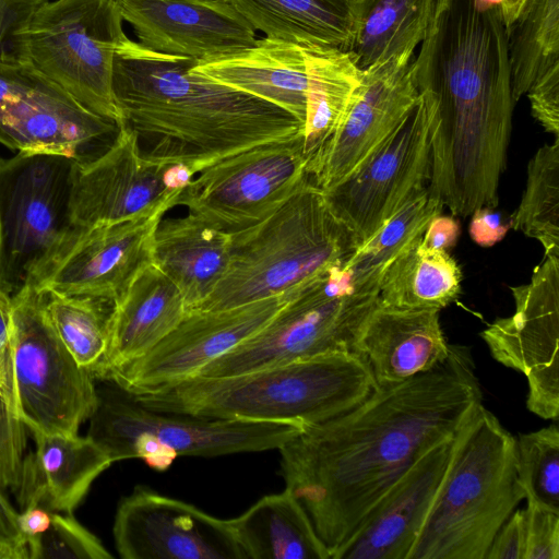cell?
<instances>
[{
	"label": "cell",
	"instance_id": "obj_1",
	"mask_svg": "<svg viewBox=\"0 0 559 559\" xmlns=\"http://www.w3.org/2000/svg\"><path fill=\"white\" fill-rule=\"evenodd\" d=\"M467 348L451 345L433 369L377 385L348 412L305 426L283 443L281 472L331 559L403 474L452 438L481 403Z\"/></svg>",
	"mask_w": 559,
	"mask_h": 559
},
{
	"label": "cell",
	"instance_id": "obj_2",
	"mask_svg": "<svg viewBox=\"0 0 559 559\" xmlns=\"http://www.w3.org/2000/svg\"><path fill=\"white\" fill-rule=\"evenodd\" d=\"M428 116V192L453 215L495 209L514 100L501 7L441 0L413 59Z\"/></svg>",
	"mask_w": 559,
	"mask_h": 559
},
{
	"label": "cell",
	"instance_id": "obj_3",
	"mask_svg": "<svg viewBox=\"0 0 559 559\" xmlns=\"http://www.w3.org/2000/svg\"><path fill=\"white\" fill-rule=\"evenodd\" d=\"M197 63L129 37L118 46L114 96L146 160L194 177L234 154L304 132L289 111L192 72Z\"/></svg>",
	"mask_w": 559,
	"mask_h": 559
},
{
	"label": "cell",
	"instance_id": "obj_4",
	"mask_svg": "<svg viewBox=\"0 0 559 559\" xmlns=\"http://www.w3.org/2000/svg\"><path fill=\"white\" fill-rule=\"evenodd\" d=\"M376 386L365 358L348 352L234 376H197L131 394L160 413L310 426L348 412Z\"/></svg>",
	"mask_w": 559,
	"mask_h": 559
},
{
	"label": "cell",
	"instance_id": "obj_5",
	"mask_svg": "<svg viewBox=\"0 0 559 559\" xmlns=\"http://www.w3.org/2000/svg\"><path fill=\"white\" fill-rule=\"evenodd\" d=\"M357 246L310 179L259 224L230 234L229 265L197 310H219L298 290L342 267ZM195 311V310H194Z\"/></svg>",
	"mask_w": 559,
	"mask_h": 559
},
{
	"label": "cell",
	"instance_id": "obj_6",
	"mask_svg": "<svg viewBox=\"0 0 559 559\" xmlns=\"http://www.w3.org/2000/svg\"><path fill=\"white\" fill-rule=\"evenodd\" d=\"M523 499L515 437L480 403L456 433L450 465L407 559H486Z\"/></svg>",
	"mask_w": 559,
	"mask_h": 559
},
{
	"label": "cell",
	"instance_id": "obj_7",
	"mask_svg": "<svg viewBox=\"0 0 559 559\" xmlns=\"http://www.w3.org/2000/svg\"><path fill=\"white\" fill-rule=\"evenodd\" d=\"M97 388L87 437L112 463L140 459L166 471L179 456H219L278 449L305 426L160 413L116 385Z\"/></svg>",
	"mask_w": 559,
	"mask_h": 559
},
{
	"label": "cell",
	"instance_id": "obj_8",
	"mask_svg": "<svg viewBox=\"0 0 559 559\" xmlns=\"http://www.w3.org/2000/svg\"><path fill=\"white\" fill-rule=\"evenodd\" d=\"M123 22L118 0H49L23 34V63L121 127L112 72L116 50L128 37Z\"/></svg>",
	"mask_w": 559,
	"mask_h": 559
},
{
	"label": "cell",
	"instance_id": "obj_9",
	"mask_svg": "<svg viewBox=\"0 0 559 559\" xmlns=\"http://www.w3.org/2000/svg\"><path fill=\"white\" fill-rule=\"evenodd\" d=\"M10 337L19 418L31 433L79 435L97 403L95 378L59 338L43 292L24 285L11 296Z\"/></svg>",
	"mask_w": 559,
	"mask_h": 559
},
{
	"label": "cell",
	"instance_id": "obj_10",
	"mask_svg": "<svg viewBox=\"0 0 559 559\" xmlns=\"http://www.w3.org/2000/svg\"><path fill=\"white\" fill-rule=\"evenodd\" d=\"M378 301V294L348 288L340 267L335 269L298 290L261 330L197 376H234L354 352L358 333Z\"/></svg>",
	"mask_w": 559,
	"mask_h": 559
},
{
	"label": "cell",
	"instance_id": "obj_11",
	"mask_svg": "<svg viewBox=\"0 0 559 559\" xmlns=\"http://www.w3.org/2000/svg\"><path fill=\"white\" fill-rule=\"evenodd\" d=\"M76 159L17 152L0 157V290L15 294L72 228Z\"/></svg>",
	"mask_w": 559,
	"mask_h": 559
},
{
	"label": "cell",
	"instance_id": "obj_12",
	"mask_svg": "<svg viewBox=\"0 0 559 559\" xmlns=\"http://www.w3.org/2000/svg\"><path fill=\"white\" fill-rule=\"evenodd\" d=\"M304 132L234 154L198 173L174 206L226 234L250 228L308 179Z\"/></svg>",
	"mask_w": 559,
	"mask_h": 559
},
{
	"label": "cell",
	"instance_id": "obj_13",
	"mask_svg": "<svg viewBox=\"0 0 559 559\" xmlns=\"http://www.w3.org/2000/svg\"><path fill=\"white\" fill-rule=\"evenodd\" d=\"M430 166L428 116L419 94L404 121L346 177L324 191L357 248L427 189Z\"/></svg>",
	"mask_w": 559,
	"mask_h": 559
},
{
	"label": "cell",
	"instance_id": "obj_14",
	"mask_svg": "<svg viewBox=\"0 0 559 559\" xmlns=\"http://www.w3.org/2000/svg\"><path fill=\"white\" fill-rule=\"evenodd\" d=\"M192 178L185 167L146 160L135 133L123 124L103 152L74 162L72 224L93 227L166 213Z\"/></svg>",
	"mask_w": 559,
	"mask_h": 559
},
{
	"label": "cell",
	"instance_id": "obj_15",
	"mask_svg": "<svg viewBox=\"0 0 559 559\" xmlns=\"http://www.w3.org/2000/svg\"><path fill=\"white\" fill-rule=\"evenodd\" d=\"M118 130L29 66H0V143L10 150L83 162Z\"/></svg>",
	"mask_w": 559,
	"mask_h": 559
},
{
	"label": "cell",
	"instance_id": "obj_16",
	"mask_svg": "<svg viewBox=\"0 0 559 559\" xmlns=\"http://www.w3.org/2000/svg\"><path fill=\"white\" fill-rule=\"evenodd\" d=\"M515 310L480 336L491 356L527 378V408L544 419L559 416V258L545 255L526 284L510 286Z\"/></svg>",
	"mask_w": 559,
	"mask_h": 559
},
{
	"label": "cell",
	"instance_id": "obj_17",
	"mask_svg": "<svg viewBox=\"0 0 559 559\" xmlns=\"http://www.w3.org/2000/svg\"><path fill=\"white\" fill-rule=\"evenodd\" d=\"M165 212L93 227L72 226L28 276L37 290L115 300L153 262V237Z\"/></svg>",
	"mask_w": 559,
	"mask_h": 559
},
{
	"label": "cell",
	"instance_id": "obj_18",
	"mask_svg": "<svg viewBox=\"0 0 559 559\" xmlns=\"http://www.w3.org/2000/svg\"><path fill=\"white\" fill-rule=\"evenodd\" d=\"M288 300L282 295L227 309L190 311L147 354L106 381L133 393L195 377L261 330Z\"/></svg>",
	"mask_w": 559,
	"mask_h": 559
},
{
	"label": "cell",
	"instance_id": "obj_19",
	"mask_svg": "<svg viewBox=\"0 0 559 559\" xmlns=\"http://www.w3.org/2000/svg\"><path fill=\"white\" fill-rule=\"evenodd\" d=\"M112 535L123 559H246L228 520L146 487L121 499Z\"/></svg>",
	"mask_w": 559,
	"mask_h": 559
},
{
	"label": "cell",
	"instance_id": "obj_20",
	"mask_svg": "<svg viewBox=\"0 0 559 559\" xmlns=\"http://www.w3.org/2000/svg\"><path fill=\"white\" fill-rule=\"evenodd\" d=\"M413 59L365 71L337 129L308 163L314 186L323 191L334 187L408 116L419 98Z\"/></svg>",
	"mask_w": 559,
	"mask_h": 559
},
{
	"label": "cell",
	"instance_id": "obj_21",
	"mask_svg": "<svg viewBox=\"0 0 559 559\" xmlns=\"http://www.w3.org/2000/svg\"><path fill=\"white\" fill-rule=\"evenodd\" d=\"M138 43L203 62L241 51L255 31L224 0H118Z\"/></svg>",
	"mask_w": 559,
	"mask_h": 559
},
{
	"label": "cell",
	"instance_id": "obj_22",
	"mask_svg": "<svg viewBox=\"0 0 559 559\" xmlns=\"http://www.w3.org/2000/svg\"><path fill=\"white\" fill-rule=\"evenodd\" d=\"M456 433L403 474L332 559H407L450 465Z\"/></svg>",
	"mask_w": 559,
	"mask_h": 559
},
{
	"label": "cell",
	"instance_id": "obj_23",
	"mask_svg": "<svg viewBox=\"0 0 559 559\" xmlns=\"http://www.w3.org/2000/svg\"><path fill=\"white\" fill-rule=\"evenodd\" d=\"M188 313L179 288L152 262L114 300L106 354L93 377L114 372L147 354Z\"/></svg>",
	"mask_w": 559,
	"mask_h": 559
},
{
	"label": "cell",
	"instance_id": "obj_24",
	"mask_svg": "<svg viewBox=\"0 0 559 559\" xmlns=\"http://www.w3.org/2000/svg\"><path fill=\"white\" fill-rule=\"evenodd\" d=\"M439 310L396 309L379 304L364 322L354 352L369 365L377 385L429 371L450 355Z\"/></svg>",
	"mask_w": 559,
	"mask_h": 559
},
{
	"label": "cell",
	"instance_id": "obj_25",
	"mask_svg": "<svg viewBox=\"0 0 559 559\" xmlns=\"http://www.w3.org/2000/svg\"><path fill=\"white\" fill-rule=\"evenodd\" d=\"M32 435L35 450L25 455L13 489L21 509L41 507L73 513L112 461L87 436Z\"/></svg>",
	"mask_w": 559,
	"mask_h": 559
},
{
	"label": "cell",
	"instance_id": "obj_26",
	"mask_svg": "<svg viewBox=\"0 0 559 559\" xmlns=\"http://www.w3.org/2000/svg\"><path fill=\"white\" fill-rule=\"evenodd\" d=\"M191 71L273 103L305 123L309 69L304 45L258 38L249 48L198 62Z\"/></svg>",
	"mask_w": 559,
	"mask_h": 559
},
{
	"label": "cell",
	"instance_id": "obj_27",
	"mask_svg": "<svg viewBox=\"0 0 559 559\" xmlns=\"http://www.w3.org/2000/svg\"><path fill=\"white\" fill-rule=\"evenodd\" d=\"M153 263L179 288L194 311L226 273L230 234L188 214L162 218L153 237Z\"/></svg>",
	"mask_w": 559,
	"mask_h": 559
},
{
	"label": "cell",
	"instance_id": "obj_28",
	"mask_svg": "<svg viewBox=\"0 0 559 559\" xmlns=\"http://www.w3.org/2000/svg\"><path fill=\"white\" fill-rule=\"evenodd\" d=\"M441 0H349L346 52L361 71L408 62L427 36Z\"/></svg>",
	"mask_w": 559,
	"mask_h": 559
},
{
	"label": "cell",
	"instance_id": "obj_29",
	"mask_svg": "<svg viewBox=\"0 0 559 559\" xmlns=\"http://www.w3.org/2000/svg\"><path fill=\"white\" fill-rule=\"evenodd\" d=\"M228 521L246 559H331L307 511L286 487Z\"/></svg>",
	"mask_w": 559,
	"mask_h": 559
},
{
	"label": "cell",
	"instance_id": "obj_30",
	"mask_svg": "<svg viewBox=\"0 0 559 559\" xmlns=\"http://www.w3.org/2000/svg\"><path fill=\"white\" fill-rule=\"evenodd\" d=\"M269 39L345 51L350 35L349 0H224Z\"/></svg>",
	"mask_w": 559,
	"mask_h": 559
},
{
	"label": "cell",
	"instance_id": "obj_31",
	"mask_svg": "<svg viewBox=\"0 0 559 559\" xmlns=\"http://www.w3.org/2000/svg\"><path fill=\"white\" fill-rule=\"evenodd\" d=\"M304 46L309 69L304 148L309 163L337 129L362 82L365 71L342 49Z\"/></svg>",
	"mask_w": 559,
	"mask_h": 559
},
{
	"label": "cell",
	"instance_id": "obj_32",
	"mask_svg": "<svg viewBox=\"0 0 559 559\" xmlns=\"http://www.w3.org/2000/svg\"><path fill=\"white\" fill-rule=\"evenodd\" d=\"M462 272L448 251L420 237L383 273L379 304L396 309L441 310L461 293Z\"/></svg>",
	"mask_w": 559,
	"mask_h": 559
},
{
	"label": "cell",
	"instance_id": "obj_33",
	"mask_svg": "<svg viewBox=\"0 0 559 559\" xmlns=\"http://www.w3.org/2000/svg\"><path fill=\"white\" fill-rule=\"evenodd\" d=\"M442 203L428 189L409 200L340 269L348 288L358 294H378L386 269L420 237L429 222L441 214Z\"/></svg>",
	"mask_w": 559,
	"mask_h": 559
},
{
	"label": "cell",
	"instance_id": "obj_34",
	"mask_svg": "<svg viewBox=\"0 0 559 559\" xmlns=\"http://www.w3.org/2000/svg\"><path fill=\"white\" fill-rule=\"evenodd\" d=\"M506 31L516 103L537 79L559 67V0H526Z\"/></svg>",
	"mask_w": 559,
	"mask_h": 559
},
{
	"label": "cell",
	"instance_id": "obj_35",
	"mask_svg": "<svg viewBox=\"0 0 559 559\" xmlns=\"http://www.w3.org/2000/svg\"><path fill=\"white\" fill-rule=\"evenodd\" d=\"M44 294L45 312L75 362L92 374L108 346L112 300L87 295Z\"/></svg>",
	"mask_w": 559,
	"mask_h": 559
},
{
	"label": "cell",
	"instance_id": "obj_36",
	"mask_svg": "<svg viewBox=\"0 0 559 559\" xmlns=\"http://www.w3.org/2000/svg\"><path fill=\"white\" fill-rule=\"evenodd\" d=\"M510 225L537 240L545 255L559 258V138L528 162L525 190Z\"/></svg>",
	"mask_w": 559,
	"mask_h": 559
},
{
	"label": "cell",
	"instance_id": "obj_37",
	"mask_svg": "<svg viewBox=\"0 0 559 559\" xmlns=\"http://www.w3.org/2000/svg\"><path fill=\"white\" fill-rule=\"evenodd\" d=\"M516 441V471L527 504L559 513V429L555 421Z\"/></svg>",
	"mask_w": 559,
	"mask_h": 559
},
{
	"label": "cell",
	"instance_id": "obj_38",
	"mask_svg": "<svg viewBox=\"0 0 559 559\" xmlns=\"http://www.w3.org/2000/svg\"><path fill=\"white\" fill-rule=\"evenodd\" d=\"M111 559L102 542L72 513L52 512L48 530L28 546V559Z\"/></svg>",
	"mask_w": 559,
	"mask_h": 559
},
{
	"label": "cell",
	"instance_id": "obj_39",
	"mask_svg": "<svg viewBox=\"0 0 559 559\" xmlns=\"http://www.w3.org/2000/svg\"><path fill=\"white\" fill-rule=\"evenodd\" d=\"M27 428L13 406L0 395V487L14 489L26 449Z\"/></svg>",
	"mask_w": 559,
	"mask_h": 559
},
{
	"label": "cell",
	"instance_id": "obj_40",
	"mask_svg": "<svg viewBox=\"0 0 559 559\" xmlns=\"http://www.w3.org/2000/svg\"><path fill=\"white\" fill-rule=\"evenodd\" d=\"M47 1L0 0V66L23 63V34Z\"/></svg>",
	"mask_w": 559,
	"mask_h": 559
},
{
	"label": "cell",
	"instance_id": "obj_41",
	"mask_svg": "<svg viewBox=\"0 0 559 559\" xmlns=\"http://www.w3.org/2000/svg\"><path fill=\"white\" fill-rule=\"evenodd\" d=\"M524 559H559V513L526 506Z\"/></svg>",
	"mask_w": 559,
	"mask_h": 559
},
{
	"label": "cell",
	"instance_id": "obj_42",
	"mask_svg": "<svg viewBox=\"0 0 559 559\" xmlns=\"http://www.w3.org/2000/svg\"><path fill=\"white\" fill-rule=\"evenodd\" d=\"M534 118L559 138V67L537 79L526 93Z\"/></svg>",
	"mask_w": 559,
	"mask_h": 559
},
{
	"label": "cell",
	"instance_id": "obj_43",
	"mask_svg": "<svg viewBox=\"0 0 559 559\" xmlns=\"http://www.w3.org/2000/svg\"><path fill=\"white\" fill-rule=\"evenodd\" d=\"M525 509H515L495 535L486 559H524Z\"/></svg>",
	"mask_w": 559,
	"mask_h": 559
},
{
	"label": "cell",
	"instance_id": "obj_44",
	"mask_svg": "<svg viewBox=\"0 0 559 559\" xmlns=\"http://www.w3.org/2000/svg\"><path fill=\"white\" fill-rule=\"evenodd\" d=\"M471 216L469 235L480 246H492L501 240L511 227L510 224L507 225L503 222L501 214L495 212L493 209L481 207L474 211Z\"/></svg>",
	"mask_w": 559,
	"mask_h": 559
},
{
	"label": "cell",
	"instance_id": "obj_45",
	"mask_svg": "<svg viewBox=\"0 0 559 559\" xmlns=\"http://www.w3.org/2000/svg\"><path fill=\"white\" fill-rule=\"evenodd\" d=\"M52 512L41 507H26L17 513L16 524L20 536L27 548L50 526Z\"/></svg>",
	"mask_w": 559,
	"mask_h": 559
},
{
	"label": "cell",
	"instance_id": "obj_46",
	"mask_svg": "<svg viewBox=\"0 0 559 559\" xmlns=\"http://www.w3.org/2000/svg\"><path fill=\"white\" fill-rule=\"evenodd\" d=\"M459 233V224L453 217L439 214L429 222L423 241L430 248L448 251L456 242Z\"/></svg>",
	"mask_w": 559,
	"mask_h": 559
},
{
	"label": "cell",
	"instance_id": "obj_47",
	"mask_svg": "<svg viewBox=\"0 0 559 559\" xmlns=\"http://www.w3.org/2000/svg\"><path fill=\"white\" fill-rule=\"evenodd\" d=\"M17 513L19 512L12 507V504L5 498V496L2 492V488L0 487V535L11 539L24 540L20 536L17 530Z\"/></svg>",
	"mask_w": 559,
	"mask_h": 559
},
{
	"label": "cell",
	"instance_id": "obj_48",
	"mask_svg": "<svg viewBox=\"0 0 559 559\" xmlns=\"http://www.w3.org/2000/svg\"><path fill=\"white\" fill-rule=\"evenodd\" d=\"M28 559L27 544L0 535V559Z\"/></svg>",
	"mask_w": 559,
	"mask_h": 559
},
{
	"label": "cell",
	"instance_id": "obj_49",
	"mask_svg": "<svg viewBox=\"0 0 559 559\" xmlns=\"http://www.w3.org/2000/svg\"><path fill=\"white\" fill-rule=\"evenodd\" d=\"M526 0H502L501 13L506 27L511 24L520 13Z\"/></svg>",
	"mask_w": 559,
	"mask_h": 559
}]
</instances>
